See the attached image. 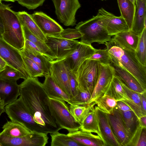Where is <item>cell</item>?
I'll return each instance as SVG.
<instances>
[{
    "instance_id": "21",
    "label": "cell",
    "mask_w": 146,
    "mask_h": 146,
    "mask_svg": "<svg viewBox=\"0 0 146 146\" xmlns=\"http://www.w3.org/2000/svg\"><path fill=\"white\" fill-rule=\"evenodd\" d=\"M111 64L114 69L115 74L128 88L141 94L146 92L135 78L129 71L118 64L112 63Z\"/></svg>"
},
{
    "instance_id": "37",
    "label": "cell",
    "mask_w": 146,
    "mask_h": 146,
    "mask_svg": "<svg viewBox=\"0 0 146 146\" xmlns=\"http://www.w3.org/2000/svg\"><path fill=\"white\" fill-rule=\"evenodd\" d=\"M135 52L136 57L139 62L146 66V27L144 28L139 36Z\"/></svg>"
},
{
    "instance_id": "31",
    "label": "cell",
    "mask_w": 146,
    "mask_h": 146,
    "mask_svg": "<svg viewBox=\"0 0 146 146\" xmlns=\"http://www.w3.org/2000/svg\"><path fill=\"white\" fill-rule=\"evenodd\" d=\"M21 53L32 59L44 72L45 76L50 75V61L41 53H31L22 49ZM44 76V77H45Z\"/></svg>"
},
{
    "instance_id": "32",
    "label": "cell",
    "mask_w": 146,
    "mask_h": 146,
    "mask_svg": "<svg viewBox=\"0 0 146 146\" xmlns=\"http://www.w3.org/2000/svg\"><path fill=\"white\" fill-rule=\"evenodd\" d=\"M117 102V101L110 96L105 93L96 99L93 103L100 110L110 114L113 113Z\"/></svg>"
},
{
    "instance_id": "1",
    "label": "cell",
    "mask_w": 146,
    "mask_h": 146,
    "mask_svg": "<svg viewBox=\"0 0 146 146\" xmlns=\"http://www.w3.org/2000/svg\"><path fill=\"white\" fill-rule=\"evenodd\" d=\"M19 85L20 96L35 121L45 133H54L61 129L53 116L49 98L37 78H28Z\"/></svg>"
},
{
    "instance_id": "7",
    "label": "cell",
    "mask_w": 146,
    "mask_h": 146,
    "mask_svg": "<svg viewBox=\"0 0 146 146\" xmlns=\"http://www.w3.org/2000/svg\"><path fill=\"white\" fill-rule=\"evenodd\" d=\"M49 102L53 116L56 124L62 129H65L68 132L80 129L81 123L73 117L64 101L49 98Z\"/></svg>"
},
{
    "instance_id": "51",
    "label": "cell",
    "mask_w": 146,
    "mask_h": 146,
    "mask_svg": "<svg viewBox=\"0 0 146 146\" xmlns=\"http://www.w3.org/2000/svg\"><path fill=\"white\" fill-rule=\"evenodd\" d=\"M4 112H5V107L3 106H0V116L1 114Z\"/></svg>"
},
{
    "instance_id": "39",
    "label": "cell",
    "mask_w": 146,
    "mask_h": 146,
    "mask_svg": "<svg viewBox=\"0 0 146 146\" xmlns=\"http://www.w3.org/2000/svg\"><path fill=\"white\" fill-rule=\"evenodd\" d=\"M91 95L89 92L80 89L78 87L76 95L70 99L67 102L70 104L87 105Z\"/></svg>"
},
{
    "instance_id": "38",
    "label": "cell",
    "mask_w": 146,
    "mask_h": 146,
    "mask_svg": "<svg viewBox=\"0 0 146 146\" xmlns=\"http://www.w3.org/2000/svg\"><path fill=\"white\" fill-rule=\"evenodd\" d=\"M21 54L31 78L45 76L44 72L32 59L21 53Z\"/></svg>"
},
{
    "instance_id": "19",
    "label": "cell",
    "mask_w": 146,
    "mask_h": 146,
    "mask_svg": "<svg viewBox=\"0 0 146 146\" xmlns=\"http://www.w3.org/2000/svg\"><path fill=\"white\" fill-rule=\"evenodd\" d=\"M20 95L19 85L16 81L0 78V100L3 106L17 100Z\"/></svg>"
},
{
    "instance_id": "59",
    "label": "cell",
    "mask_w": 146,
    "mask_h": 146,
    "mask_svg": "<svg viewBox=\"0 0 146 146\" xmlns=\"http://www.w3.org/2000/svg\"><path fill=\"white\" fill-rule=\"evenodd\" d=\"M102 1H104V0H101Z\"/></svg>"
},
{
    "instance_id": "26",
    "label": "cell",
    "mask_w": 146,
    "mask_h": 146,
    "mask_svg": "<svg viewBox=\"0 0 146 146\" xmlns=\"http://www.w3.org/2000/svg\"><path fill=\"white\" fill-rule=\"evenodd\" d=\"M22 26L27 27L33 35L44 42L47 40L46 36L42 33L32 19L30 14L25 11L16 12Z\"/></svg>"
},
{
    "instance_id": "36",
    "label": "cell",
    "mask_w": 146,
    "mask_h": 146,
    "mask_svg": "<svg viewBox=\"0 0 146 146\" xmlns=\"http://www.w3.org/2000/svg\"><path fill=\"white\" fill-rule=\"evenodd\" d=\"M95 105L94 103L87 105L70 104V111L75 120L81 123L83 119Z\"/></svg>"
},
{
    "instance_id": "33",
    "label": "cell",
    "mask_w": 146,
    "mask_h": 146,
    "mask_svg": "<svg viewBox=\"0 0 146 146\" xmlns=\"http://www.w3.org/2000/svg\"><path fill=\"white\" fill-rule=\"evenodd\" d=\"M119 110L125 127L132 138L140 126L139 118L132 111L124 112Z\"/></svg>"
},
{
    "instance_id": "3",
    "label": "cell",
    "mask_w": 146,
    "mask_h": 146,
    "mask_svg": "<svg viewBox=\"0 0 146 146\" xmlns=\"http://www.w3.org/2000/svg\"><path fill=\"white\" fill-rule=\"evenodd\" d=\"M0 17L3 27L0 35L7 43L21 50L24 47L25 39L22 26L16 12L11 9L9 4L0 3Z\"/></svg>"
},
{
    "instance_id": "8",
    "label": "cell",
    "mask_w": 146,
    "mask_h": 146,
    "mask_svg": "<svg viewBox=\"0 0 146 146\" xmlns=\"http://www.w3.org/2000/svg\"><path fill=\"white\" fill-rule=\"evenodd\" d=\"M59 21L66 26H73L76 24V14L81 7L79 0H52Z\"/></svg>"
},
{
    "instance_id": "18",
    "label": "cell",
    "mask_w": 146,
    "mask_h": 146,
    "mask_svg": "<svg viewBox=\"0 0 146 146\" xmlns=\"http://www.w3.org/2000/svg\"><path fill=\"white\" fill-rule=\"evenodd\" d=\"M100 137L104 146H121L114 135L110 125L108 114L100 110L95 105Z\"/></svg>"
},
{
    "instance_id": "46",
    "label": "cell",
    "mask_w": 146,
    "mask_h": 146,
    "mask_svg": "<svg viewBox=\"0 0 146 146\" xmlns=\"http://www.w3.org/2000/svg\"><path fill=\"white\" fill-rule=\"evenodd\" d=\"M119 110L123 111H132L130 108L123 102L121 101H117L116 106Z\"/></svg>"
},
{
    "instance_id": "10",
    "label": "cell",
    "mask_w": 146,
    "mask_h": 146,
    "mask_svg": "<svg viewBox=\"0 0 146 146\" xmlns=\"http://www.w3.org/2000/svg\"><path fill=\"white\" fill-rule=\"evenodd\" d=\"M0 56L7 64L21 73L27 79L31 78L20 50L5 42L0 35Z\"/></svg>"
},
{
    "instance_id": "42",
    "label": "cell",
    "mask_w": 146,
    "mask_h": 146,
    "mask_svg": "<svg viewBox=\"0 0 146 146\" xmlns=\"http://www.w3.org/2000/svg\"><path fill=\"white\" fill-rule=\"evenodd\" d=\"M82 36V33L77 29L68 28L64 29L59 35L57 37L70 40H73L80 38Z\"/></svg>"
},
{
    "instance_id": "49",
    "label": "cell",
    "mask_w": 146,
    "mask_h": 146,
    "mask_svg": "<svg viewBox=\"0 0 146 146\" xmlns=\"http://www.w3.org/2000/svg\"><path fill=\"white\" fill-rule=\"evenodd\" d=\"M7 65V64L0 56V65L1 67L3 68L4 69L5 66Z\"/></svg>"
},
{
    "instance_id": "30",
    "label": "cell",
    "mask_w": 146,
    "mask_h": 146,
    "mask_svg": "<svg viewBox=\"0 0 146 146\" xmlns=\"http://www.w3.org/2000/svg\"><path fill=\"white\" fill-rule=\"evenodd\" d=\"M1 133L13 137H20L26 135L31 131L18 123L8 121L2 127Z\"/></svg>"
},
{
    "instance_id": "12",
    "label": "cell",
    "mask_w": 146,
    "mask_h": 146,
    "mask_svg": "<svg viewBox=\"0 0 146 146\" xmlns=\"http://www.w3.org/2000/svg\"><path fill=\"white\" fill-rule=\"evenodd\" d=\"M65 58L50 61V75L55 83L70 97L71 93L69 83V70L64 61Z\"/></svg>"
},
{
    "instance_id": "6",
    "label": "cell",
    "mask_w": 146,
    "mask_h": 146,
    "mask_svg": "<svg viewBox=\"0 0 146 146\" xmlns=\"http://www.w3.org/2000/svg\"><path fill=\"white\" fill-rule=\"evenodd\" d=\"M100 72L99 62L87 59L80 65L75 74L78 88L92 94L98 80Z\"/></svg>"
},
{
    "instance_id": "44",
    "label": "cell",
    "mask_w": 146,
    "mask_h": 146,
    "mask_svg": "<svg viewBox=\"0 0 146 146\" xmlns=\"http://www.w3.org/2000/svg\"><path fill=\"white\" fill-rule=\"evenodd\" d=\"M69 83L71 93V98L74 97L77 94L78 84L74 73L69 70Z\"/></svg>"
},
{
    "instance_id": "20",
    "label": "cell",
    "mask_w": 146,
    "mask_h": 146,
    "mask_svg": "<svg viewBox=\"0 0 146 146\" xmlns=\"http://www.w3.org/2000/svg\"><path fill=\"white\" fill-rule=\"evenodd\" d=\"M121 85L124 91L125 100L123 102L128 106L138 118L146 115L141 103V94L132 90L121 81Z\"/></svg>"
},
{
    "instance_id": "2",
    "label": "cell",
    "mask_w": 146,
    "mask_h": 146,
    "mask_svg": "<svg viewBox=\"0 0 146 146\" xmlns=\"http://www.w3.org/2000/svg\"><path fill=\"white\" fill-rule=\"evenodd\" d=\"M105 44L111 58V63L119 65L130 72L146 90V66L138 61L135 52L122 48L112 38Z\"/></svg>"
},
{
    "instance_id": "9",
    "label": "cell",
    "mask_w": 146,
    "mask_h": 146,
    "mask_svg": "<svg viewBox=\"0 0 146 146\" xmlns=\"http://www.w3.org/2000/svg\"><path fill=\"white\" fill-rule=\"evenodd\" d=\"M48 139L47 134L35 132L20 137H13L0 133L1 146H45Z\"/></svg>"
},
{
    "instance_id": "25",
    "label": "cell",
    "mask_w": 146,
    "mask_h": 146,
    "mask_svg": "<svg viewBox=\"0 0 146 146\" xmlns=\"http://www.w3.org/2000/svg\"><path fill=\"white\" fill-rule=\"evenodd\" d=\"M45 77L42 85L49 98L62 100L67 102L70 99L55 83L50 75Z\"/></svg>"
},
{
    "instance_id": "13",
    "label": "cell",
    "mask_w": 146,
    "mask_h": 146,
    "mask_svg": "<svg viewBox=\"0 0 146 146\" xmlns=\"http://www.w3.org/2000/svg\"><path fill=\"white\" fill-rule=\"evenodd\" d=\"M99 63L100 74L87 105L92 103L105 93L115 74L114 69L111 64L105 65Z\"/></svg>"
},
{
    "instance_id": "56",
    "label": "cell",
    "mask_w": 146,
    "mask_h": 146,
    "mask_svg": "<svg viewBox=\"0 0 146 146\" xmlns=\"http://www.w3.org/2000/svg\"><path fill=\"white\" fill-rule=\"evenodd\" d=\"M2 1H4V0H0V3H1Z\"/></svg>"
},
{
    "instance_id": "27",
    "label": "cell",
    "mask_w": 146,
    "mask_h": 146,
    "mask_svg": "<svg viewBox=\"0 0 146 146\" xmlns=\"http://www.w3.org/2000/svg\"><path fill=\"white\" fill-rule=\"evenodd\" d=\"M22 27L25 39L28 40L33 43L50 61H52L57 59L55 55L44 42L32 34L25 27L22 26Z\"/></svg>"
},
{
    "instance_id": "40",
    "label": "cell",
    "mask_w": 146,
    "mask_h": 146,
    "mask_svg": "<svg viewBox=\"0 0 146 146\" xmlns=\"http://www.w3.org/2000/svg\"><path fill=\"white\" fill-rule=\"evenodd\" d=\"M0 78L6 80L16 81L20 78L24 80L27 79L20 72L8 65L0 72Z\"/></svg>"
},
{
    "instance_id": "24",
    "label": "cell",
    "mask_w": 146,
    "mask_h": 146,
    "mask_svg": "<svg viewBox=\"0 0 146 146\" xmlns=\"http://www.w3.org/2000/svg\"><path fill=\"white\" fill-rule=\"evenodd\" d=\"M139 37V36L129 30L115 35L112 38L122 48L135 52Z\"/></svg>"
},
{
    "instance_id": "52",
    "label": "cell",
    "mask_w": 146,
    "mask_h": 146,
    "mask_svg": "<svg viewBox=\"0 0 146 146\" xmlns=\"http://www.w3.org/2000/svg\"><path fill=\"white\" fill-rule=\"evenodd\" d=\"M133 4L136 5L137 0H129Z\"/></svg>"
},
{
    "instance_id": "45",
    "label": "cell",
    "mask_w": 146,
    "mask_h": 146,
    "mask_svg": "<svg viewBox=\"0 0 146 146\" xmlns=\"http://www.w3.org/2000/svg\"><path fill=\"white\" fill-rule=\"evenodd\" d=\"M136 146H146V128H143Z\"/></svg>"
},
{
    "instance_id": "34",
    "label": "cell",
    "mask_w": 146,
    "mask_h": 146,
    "mask_svg": "<svg viewBox=\"0 0 146 146\" xmlns=\"http://www.w3.org/2000/svg\"><path fill=\"white\" fill-rule=\"evenodd\" d=\"M105 93L109 95L117 101L125 100L124 93L121 85V81L115 74Z\"/></svg>"
},
{
    "instance_id": "50",
    "label": "cell",
    "mask_w": 146,
    "mask_h": 146,
    "mask_svg": "<svg viewBox=\"0 0 146 146\" xmlns=\"http://www.w3.org/2000/svg\"><path fill=\"white\" fill-rule=\"evenodd\" d=\"M3 32V27L2 21L1 17H0V35H1Z\"/></svg>"
},
{
    "instance_id": "11",
    "label": "cell",
    "mask_w": 146,
    "mask_h": 146,
    "mask_svg": "<svg viewBox=\"0 0 146 146\" xmlns=\"http://www.w3.org/2000/svg\"><path fill=\"white\" fill-rule=\"evenodd\" d=\"M45 43L57 59L66 58L76 50L80 41L70 40L59 37L47 35Z\"/></svg>"
},
{
    "instance_id": "4",
    "label": "cell",
    "mask_w": 146,
    "mask_h": 146,
    "mask_svg": "<svg viewBox=\"0 0 146 146\" xmlns=\"http://www.w3.org/2000/svg\"><path fill=\"white\" fill-rule=\"evenodd\" d=\"M75 28L82 34L80 42L87 44L95 42L103 44L112 38L98 14L88 20L79 23Z\"/></svg>"
},
{
    "instance_id": "53",
    "label": "cell",
    "mask_w": 146,
    "mask_h": 146,
    "mask_svg": "<svg viewBox=\"0 0 146 146\" xmlns=\"http://www.w3.org/2000/svg\"><path fill=\"white\" fill-rule=\"evenodd\" d=\"M4 1H11L14 2L15 1V0H4Z\"/></svg>"
},
{
    "instance_id": "22",
    "label": "cell",
    "mask_w": 146,
    "mask_h": 146,
    "mask_svg": "<svg viewBox=\"0 0 146 146\" xmlns=\"http://www.w3.org/2000/svg\"><path fill=\"white\" fill-rule=\"evenodd\" d=\"M67 135L74 140L83 145L104 146L103 142L99 135L80 129L69 132Z\"/></svg>"
},
{
    "instance_id": "17",
    "label": "cell",
    "mask_w": 146,
    "mask_h": 146,
    "mask_svg": "<svg viewBox=\"0 0 146 146\" xmlns=\"http://www.w3.org/2000/svg\"><path fill=\"white\" fill-rule=\"evenodd\" d=\"M30 15L46 36H58L64 30L56 21L42 12H35Z\"/></svg>"
},
{
    "instance_id": "48",
    "label": "cell",
    "mask_w": 146,
    "mask_h": 146,
    "mask_svg": "<svg viewBox=\"0 0 146 146\" xmlns=\"http://www.w3.org/2000/svg\"><path fill=\"white\" fill-rule=\"evenodd\" d=\"M139 125L143 128H146V115L143 116L139 118Z\"/></svg>"
},
{
    "instance_id": "58",
    "label": "cell",
    "mask_w": 146,
    "mask_h": 146,
    "mask_svg": "<svg viewBox=\"0 0 146 146\" xmlns=\"http://www.w3.org/2000/svg\"><path fill=\"white\" fill-rule=\"evenodd\" d=\"M0 146H1V145L0 144Z\"/></svg>"
},
{
    "instance_id": "15",
    "label": "cell",
    "mask_w": 146,
    "mask_h": 146,
    "mask_svg": "<svg viewBox=\"0 0 146 146\" xmlns=\"http://www.w3.org/2000/svg\"><path fill=\"white\" fill-rule=\"evenodd\" d=\"M96 49L91 45L80 42L74 51L65 58V62L69 70L74 73L84 61L92 56Z\"/></svg>"
},
{
    "instance_id": "57",
    "label": "cell",
    "mask_w": 146,
    "mask_h": 146,
    "mask_svg": "<svg viewBox=\"0 0 146 146\" xmlns=\"http://www.w3.org/2000/svg\"><path fill=\"white\" fill-rule=\"evenodd\" d=\"M15 0V1H17L18 0Z\"/></svg>"
},
{
    "instance_id": "43",
    "label": "cell",
    "mask_w": 146,
    "mask_h": 146,
    "mask_svg": "<svg viewBox=\"0 0 146 146\" xmlns=\"http://www.w3.org/2000/svg\"><path fill=\"white\" fill-rule=\"evenodd\" d=\"M45 0H18V3L29 10L34 9L42 5Z\"/></svg>"
},
{
    "instance_id": "28",
    "label": "cell",
    "mask_w": 146,
    "mask_h": 146,
    "mask_svg": "<svg viewBox=\"0 0 146 146\" xmlns=\"http://www.w3.org/2000/svg\"><path fill=\"white\" fill-rule=\"evenodd\" d=\"M121 16L125 21L131 30L136 10V5L129 0H117Z\"/></svg>"
},
{
    "instance_id": "16",
    "label": "cell",
    "mask_w": 146,
    "mask_h": 146,
    "mask_svg": "<svg viewBox=\"0 0 146 146\" xmlns=\"http://www.w3.org/2000/svg\"><path fill=\"white\" fill-rule=\"evenodd\" d=\"M98 14L104 23L108 34L111 36L129 30L124 19L121 15L116 16L102 8Z\"/></svg>"
},
{
    "instance_id": "41",
    "label": "cell",
    "mask_w": 146,
    "mask_h": 146,
    "mask_svg": "<svg viewBox=\"0 0 146 146\" xmlns=\"http://www.w3.org/2000/svg\"><path fill=\"white\" fill-rule=\"evenodd\" d=\"M98 61L100 63L108 65L111 63V59L107 49H96L95 52L89 58Z\"/></svg>"
},
{
    "instance_id": "47",
    "label": "cell",
    "mask_w": 146,
    "mask_h": 146,
    "mask_svg": "<svg viewBox=\"0 0 146 146\" xmlns=\"http://www.w3.org/2000/svg\"><path fill=\"white\" fill-rule=\"evenodd\" d=\"M141 100L143 108L146 112V92L141 94Z\"/></svg>"
},
{
    "instance_id": "23",
    "label": "cell",
    "mask_w": 146,
    "mask_h": 146,
    "mask_svg": "<svg viewBox=\"0 0 146 146\" xmlns=\"http://www.w3.org/2000/svg\"><path fill=\"white\" fill-rule=\"evenodd\" d=\"M146 0H137L136 10L131 30L139 36L146 27Z\"/></svg>"
},
{
    "instance_id": "35",
    "label": "cell",
    "mask_w": 146,
    "mask_h": 146,
    "mask_svg": "<svg viewBox=\"0 0 146 146\" xmlns=\"http://www.w3.org/2000/svg\"><path fill=\"white\" fill-rule=\"evenodd\" d=\"M51 146H81L82 144L74 140L67 134L58 132L50 134Z\"/></svg>"
},
{
    "instance_id": "55",
    "label": "cell",
    "mask_w": 146,
    "mask_h": 146,
    "mask_svg": "<svg viewBox=\"0 0 146 146\" xmlns=\"http://www.w3.org/2000/svg\"><path fill=\"white\" fill-rule=\"evenodd\" d=\"M4 69L0 65V72L3 70Z\"/></svg>"
},
{
    "instance_id": "5",
    "label": "cell",
    "mask_w": 146,
    "mask_h": 146,
    "mask_svg": "<svg viewBox=\"0 0 146 146\" xmlns=\"http://www.w3.org/2000/svg\"><path fill=\"white\" fill-rule=\"evenodd\" d=\"M5 109L11 121L21 124L31 132L45 133L42 127L35 121L20 96L5 106Z\"/></svg>"
},
{
    "instance_id": "14",
    "label": "cell",
    "mask_w": 146,
    "mask_h": 146,
    "mask_svg": "<svg viewBox=\"0 0 146 146\" xmlns=\"http://www.w3.org/2000/svg\"><path fill=\"white\" fill-rule=\"evenodd\" d=\"M112 131L121 146H127L132 137L126 128L121 114L116 106L112 114H108Z\"/></svg>"
},
{
    "instance_id": "54",
    "label": "cell",
    "mask_w": 146,
    "mask_h": 146,
    "mask_svg": "<svg viewBox=\"0 0 146 146\" xmlns=\"http://www.w3.org/2000/svg\"><path fill=\"white\" fill-rule=\"evenodd\" d=\"M0 106H3V104L1 101L0 100Z\"/></svg>"
},
{
    "instance_id": "29",
    "label": "cell",
    "mask_w": 146,
    "mask_h": 146,
    "mask_svg": "<svg viewBox=\"0 0 146 146\" xmlns=\"http://www.w3.org/2000/svg\"><path fill=\"white\" fill-rule=\"evenodd\" d=\"M81 124L80 129L96 133L100 137L95 105L83 119Z\"/></svg>"
}]
</instances>
